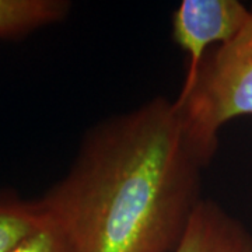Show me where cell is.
<instances>
[{
    "label": "cell",
    "instance_id": "cell-5",
    "mask_svg": "<svg viewBox=\"0 0 252 252\" xmlns=\"http://www.w3.org/2000/svg\"><path fill=\"white\" fill-rule=\"evenodd\" d=\"M70 9L67 0H0V39H21L61 23Z\"/></svg>",
    "mask_w": 252,
    "mask_h": 252
},
{
    "label": "cell",
    "instance_id": "cell-6",
    "mask_svg": "<svg viewBox=\"0 0 252 252\" xmlns=\"http://www.w3.org/2000/svg\"><path fill=\"white\" fill-rule=\"evenodd\" d=\"M48 220L39 199L27 200L0 190V252H10Z\"/></svg>",
    "mask_w": 252,
    "mask_h": 252
},
{
    "label": "cell",
    "instance_id": "cell-2",
    "mask_svg": "<svg viewBox=\"0 0 252 252\" xmlns=\"http://www.w3.org/2000/svg\"><path fill=\"white\" fill-rule=\"evenodd\" d=\"M192 140L207 161L230 121L252 117V7L241 30L207 55L192 87L175 98Z\"/></svg>",
    "mask_w": 252,
    "mask_h": 252
},
{
    "label": "cell",
    "instance_id": "cell-1",
    "mask_svg": "<svg viewBox=\"0 0 252 252\" xmlns=\"http://www.w3.org/2000/svg\"><path fill=\"white\" fill-rule=\"evenodd\" d=\"M209 164L175 99L153 97L91 126L39 202L74 252H174Z\"/></svg>",
    "mask_w": 252,
    "mask_h": 252
},
{
    "label": "cell",
    "instance_id": "cell-3",
    "mask_svg": "<svg viewBox=\"0 0 252 252\" xmlns=\"http://www.w3.org/2000/svg\"><path fill=\"white\" fill-rule=\"evenodd\" d=\"M250 9L240 0H182L174 10V42L185 54V77L178 95L192 87L206 56L241 30Z\"/></svg>",
    "mask_w": 252,
    "mask_h": 252
},
{
    "label": "cell",
    "instance_id": "cell-4",
    "mask_svg": "<svg viewBox=\"0 0 252 252\" xmlns=\"http://www.w3.org/2000/svg\"><path fill=\"white\" fill-rule=\"evenodd\" d=\"M174 252H252V234L224 207L202 199Z\"/></svg>",
    "mask_w": 252,
    "mask_h": 252
},
{
    "label": "cell",
    "instance_id": "cell-7",
    "mask_svg": "<svg viewBox=\"0 0 252 252\" xmlns=\"http://www.w3.org/2000/svg\"><path fill=\"white\" fill-rule=\"evenodd\" d=\"M10 252H74V250L67 235L48 219L45 224L28 235Z\"/></svg>",
    "mask_w": 252,
    "mask_h": 252
}]
</instances>
